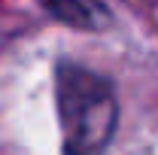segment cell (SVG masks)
<instances>
[{
	"mask_svg": "<svg viewBox=\"0 0 158 155\" xmlns=\"http://www.w3.org/2000/svg\"><path fill=\"white\" fill-rule=\"evenodd\" d=\"M55 97L64 155H103L118 122V107L110 82L79 64H58Z\"/></svg>",
	"mask_w": 158,
	"mask_h": 155,
	"instance_id": "1",
	"label": "cell"
},
{
	"mask_svg": "<svg viewBox=\"0 0 158 155\" xmlns=\"http://www.w3.org/2000/svg\"><path fill=\"white\" fill-rule=\"evenodd\" d=\"M46 6L58 19L79 27H100L106 21V6L100 0H46Z\"/></svg>",
	"mask_w": 158,
	"mask_h": 155,
	"instance_id": "2",
	"label": "cell"
}]
</instances>
